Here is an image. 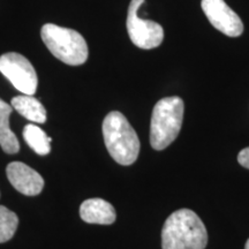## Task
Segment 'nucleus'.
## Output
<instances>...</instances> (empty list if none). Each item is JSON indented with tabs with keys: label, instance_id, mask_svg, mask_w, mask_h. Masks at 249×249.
Listing matches in <instances>:
<instances>
[{
	"label": "nucleus",
	"instance_id": "nucleus-1",
	"mask_svg": "<svg viewBox=\"0 0 249 249\" xmlns=\"http://www.w3.org/2000/svg\"><path fill=\"white\" fill-rule=\"evenodd\" d=\"M207 245V227L193 210H177L165 220L161 230L163 249H205Z\"/></svg>",
	"mask_w": 249,
	"mask_h": 249
},
{
	"label": "nucleus",
	"instance_id": "nucleus-2",
	"mask_svg": "<svg viewBox=\"0 0 249 249\" xmlns=\"http://www.w3.org/2000/svg\"><path fill=\"white\" fill-rule=\"evenodd\" d=\"M103 136L107 151L118 164L128 166L135 163L140 154V140L123 113L113 111L105 117Z\"/></svg>",
	"mask_w": 249,
	"mask_h": 249
},
{
	"label": "nucleus",
	"instance_id": "nucleus-3",
	"mask_svg": "<svg viewBox=\"0 0 249 249\" xmlns=\"http://www.w3.org/2000/svg\"><path fill=\"white\" fill-rule=\"evenodd\" d=\"M183 101L178 96L161 98L152 110L150 144L155 150H164L178 138L182 126Z\"/></svg>",
	"mask_w": 249,
	"mask_h": 249
},
{
	"label": "nucleus",
	"instance_id": "nucleus-4",
	"mask_svg": "<svg viewBox=\"0 0 249 249\" xmlns=\"http://www.w3.org/2000/svg\"><path fill=\"white\" fill-rule=\"evenodd\" d=\"M40 37L49 51L65 64L80 66L88 59V44L76 30L46 23L42 27Z\"/></svg>",
	"mask_w": 249,
	"mask_h": 249
},
{
	"label": "nucleus",
	"instance_id": "nucleus-5",
	"mask_svg": "<svg viewBox=\"0 0 249 249\" xmlns=\"http://www.w3.org/2000/svg\"><path fill=\"white\" fill-rule=\"evenodd\" d=\"M145 0H132L127 14V31L134 45L140 49L158 48L164 39V29L160 23L139 18L138 12Z\"/></svg>",
	"mask_w": 249,
	"mask_h": 249
},
{
	"label": "nucleus",
	"instance_id": "nucleus-6",
	"mask_svg": "<svg viewBox=\"0 0 249 249\" xmlns=\"http://www.w3.org/2000/svg\"><path fill=\"white\" fill-rule=\"evenodd\" d=\"M0 73L24 95L33 96L37 90L38 79L35 68L22 54L8 52L0 57Z\"/></svg>",
	"mask_w": 249,
	"mask_h": 249
},
{
	"label": "nucleus",
	"instance_id": "nucleus-7",
	"mask_svg": "<svg viewBox=\"0 0 249 249\" xmlns=\"http://www.w3.org/2000/svg\"><path fill=\"white\" fill-rule=\"evenodd\" d=\"M201 7L209 22L224 35L239 37L244 33L241 18L224 0H202Z\"/></svg>",
	"mask_w": 249,
	"mask_h": 249
},
{
	"label": "nucleus",
	"instance_id": "nucleus-8",
	"mask_svg": "<svg viewBox=\"0 0 249 249\" xmlns=\"http://www.w3.org/2000/svg\"><path fill=\"white\" fill-rule=\"evenodd\" d=\"M6 174L11 185L21 194L36 196L44 188V179L42 176L21 161L9 163L6 169Z\"/></svg>",
	"mask_w": 249,
	"mask_h": 249
},
{
	"label": "nucleus",
	"instance_id": "nucleus-9",
	"mask_svg": "<svg viewBox=\"0 0 249 249\" xmlns=\"http://www.w3.org/2000/svg\"><path fill=\"white\" fill-rule=\"evenodd\" d=\"M80 216L83 222L99 225H110L117 218L114 208L102 198H89L80 207Z\"/></svg>",
	"mask_w": 249,
	"mask_h": 249
},
{
	"label": "nucleus",
	"instance_id": "nucleus-10",
	"mask_svg": "<svg viewBox=\"0 0 249 249\" xmlns=\"http://www.w3.org/2000/svg\"><path fill=\"white\" fill-rule=\"evenodd\" d=\"M12 107L26 119L37 124L46 121V110L38 99L29 95H21L12 98Z\"/></svg>",
	"mask_w": 249,
	"mask_h": 249
},
{
	"label": "nucleus",
	"instance_id": "nucleus-11",
	"mask_svg": "<svg viewBox=\"0 0 249 249\" xmlns=\"http://www.w3.org/2000/svg\"><path fill=\"white\" fill-rule=\"evenodd\" d=\"M13 107L0 98V147L6 154H18L20 150V143L17 135L9 128V116Z\"/></svg>",
	"mask_w": 249,
	"mask_h": 249
},
{
	"label": "nucleus",
	"instance_id": "nucleus-12",
	"mask_svg": "<svg viewBox=\"0 0 249 249\" xmlns=\"http://www.w3.org/2000/svg\"><path fill=\"white\" fill-rule=\"evenodd\" d=\"M23 139L36 154L45 156L51 151V139L36 124H29L24 127Z\"/></svg>",
	"mask_w": 249,
	"mask_h": 249
},
{
	"label": "nucleus",
	"instance_id": "nucleus-13",
	"mask_svg": "<svg viewBox=\"0 0 249 249\" xmlns=\"http://www.w3.org/2000/svg\"><path fill=\"white\" fill-rule=\"evenodd\" d=\"M18 225V218L13 211L0 205V244L13 238Z\"/></svg>",
	"mask_w": 249,
	"mask_h": 249
},
{
	"label": "nucleus",
	"instance_id": "nucleus-14",
	"mask_svg": "<svg viewBox=\"0 0 249 249\" xmlns=\"http://www.w3.org/2000/svg\"><path fill=\"white\" fill-rule=\"evenodd\" d=\"M238 161L242 167L249 170V147L242 149L238 155Z\"/></svg>",
	"mask_w": 249,
	"mask_h": 249
},
{
	"label": "nucleus",
	"instance_id": "nucleus-15",
	"mask_svg": "<svg viewBox=\"0 0 249 249\" xmlns=\"http://www.w3.org/2000/svg\"><path fill=\"white\" fill-rule=\"evenodd\" d=\"M245 249H249V239L247 240V242H246V246H245Z\"/></svg>",
	"mask_w": 249,
	"mask_h": 249
}]
</instances>
